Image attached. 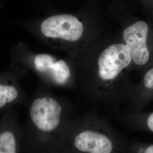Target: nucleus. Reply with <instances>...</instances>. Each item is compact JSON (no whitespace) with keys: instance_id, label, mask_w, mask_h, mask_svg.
<instances>
[{"instance_id":"4","label":"nucleus","mask_w":153,"mask_h":153,"mask_svg":"<svg viewBox=\"0 0 153 153\" xmlns=\"http://www.w3.org/2000/svg\"><path fill=\"white\" fill-rule=\"evenodd\" d=\"M130 51L126 44H115L107 47L99 55L98 74L104 82H112L121 71L131 63Z\"/></svg>"},{"instance_id":"5","label":"nucleus","mask_w":153,"mask_h":153,"mask_svg":"<svg viewBox=\"0 0 153 153\" xmlns=\"http://www.w3.org/2000/svg\"><path fill=\"white\" fill-rule=\"evenodd\" d=\"M40 29L45 36L75 42L82 36L83 27L76 16L61 14L51 16L42 23Z\"/></svg>"},{"instance_id":"9","label":"nucleus","mask_w":153,"mask_h":153,"mask_svg":"<svg viewBox=\"0 0 153 153\" xmlns=\"http://www.w3.org/2000/svg\"><path fill=\"white\" fill-rule=\"evenodd\" d=\"M0 153H16V139L10 131L0 134Z\"/></svg>"},{"instance_id":"10","label":"nucleus","mask_w":153,"mask_h":153,"mask_svg":"<svg viewBox=\"0 0 153 153\" xmlns=\"http://www.w3.org/2000/svg\"><path fill=\"white\" fill-rule=\"evenodd\" d=\"M17 96L18 91L15 87L0 85V108L14 100Z\"/></svg>"},{"instance_id":"8","label":"nucleus","mask_w":153,"mask_h":153,"mask_svg":"<svg viewBox=\"0 0 153 153\" xmlns=\"http://www.w3.org/2000/svg\"><path fill=\"white\" fill-rule=\"evenodd\" d=\"M121 121L131 129L153 134V111L131 113L123 116Z\"/></svg>"},{"instance_id":"3","label":"nucleus","mask_w":153,"mask_h":153,"mask_svg":"<svg viewBox=\"0 0 153 153\" xmlns=\"http://www.w3.org/2000/svg\"><path fill=\"white\" fill-rule=\"evenodd\" d=\"M30 116L33 123L40 131L51 133L58 130L63 122V108L55 99L40 98L33 102Z\"/></svg>"},{"instance_id":"7","label":"nucleus","mask_w":153,"mask_h":153,"mask_svg":"<svg viewBox=\"0 0 153 153\" xmlns=\"http://www.w3.org/2000/svg\"><path fill=\"white\" fill-rule=\"evenodd\" d=\"M153 99V66L143 76L141 83L135 94L134 111L140 112L143 108Z\"/></svg>"},{"instance_id":"11","label":"nucleus","mask_w":153,"mask_h":153,"mask_svg":"<svg viewBox=\"0 0 153 153\" xmlns=\"http://www.w3.org/2000/svg\"><path fill=\"white\" fill-rule=\"evenodd\" d=\"M126 153H153V143L128 142Z\"/></svg>"},{"instance_id":"6","label":"nucleus","mask_w":153,"mask_h":153,"mask_svg":"<svg viewBox=\"0 0 153 153\" xmlns=\"http://www.w3.org/2000/svg\"><path fill=\"white\" fill-rule=\"evenodd\" d=\"M34 65L37 71L59 85H65L71 76L70 69L65 62L61 60L57 61L48 54L36 55L34 59Z\"/></svg>"},{"instance_id":"1","label":"nucleus","mask_w":153,"mask_h":153,"mask_svg":"<svg viewBox=\"0 0 153 153\" xmlns=\"http://www.w3.org/2000/svg\"><path fill=\"white\" fill-rule=\"evenodd\" d=\"M71 150L74 153H126L128 141L108 121L87 115L71 126Z\"/></svg>"},{"instance_id":"2","label":"nucleus","mask_w":153,"mask_h":153,"mask_svg":"<svg viewBox=\"0 0 153 153\" xmlns=\"http://www.w3.org/2000/svg\"><path fill=\"white\" fill-rule=\"evenodd\" d=\"M152 28L147 22L138 21L126 28L123 38L133 61L138 66L147 65L152 58Z\"/></svg>"}]
</instances>
